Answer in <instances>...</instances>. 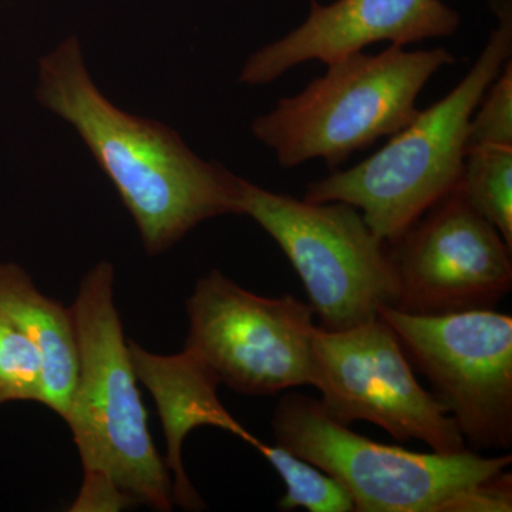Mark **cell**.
<instances>
[{
  "instance_id": "6da1fadb",
  "label": "cell",
  "mask_w": 512,
  "mask_h": 512,
  "mask_svg": "<svg viewBox=\"0 0 512 512\" xmlns=\"http://www.w3.org/2000/svg\"><path fill=\"white\" fill-rule=\"evenodd\" d=\"M36 97L76 130L158 256L195 227L238 214L242 177L202 160L173 128L121 110L94 83L76 36L39 60Z\"/></svg>"
},
{
  "instance_id": "e0dca14e",
  "label": "cell",
  "mask_w": 512,
  "mask_h": 512,
  "mask_svg": "<svg viewBox=\"0 0 512 512\" xmlns=\"http://www.w3.org/2000/svg\"><path fill=\"white\" fill-rule=\"evenodd\" d=\"M480 146L512 147V63L503 67L485 90L470 119L468 148ZM466 150V151H467Z\"/></svg>"
},
{
  "instance_id": "2e32d148",
  "label": "cell",
  "mask_w": 512,
  "mask_h": 512,
  "mask_svg": "<svg viewBox=\"0 0 512 512\" xmlns=\"http://www.w3.org/2000/svg\"><path fill=\"white\" fill-rule=\"evenodd\" d=\"M45 403L42 356L12 322L0 316V406Z\"/></svg>"
},
{
  "instance_id": "52a82bcc",
  "label": "cell",
  "mask_w": 512,
  "mask_h": 512,
  "mask_svg": "<svg viewBox=\"0 0 512 512\" xmlns=\"http://www.w3.org/2000/svg\"><path fill=\"white\" fill-rule=\"evenodd\" d=\"M414 372L474 451L512 446V316L495 309L410 315L382 305Z\"/></svg>"
},
{
  "instance_id": "30bf717a",
  "label": "cell",
  "mask_w": 512,
  "mask_h": 512,
  "mask_svg": "<svg viewBox=\"0 0 512 512\" xmlns=\"http://www.w3.org/2000/svg\"><path fill=\"white\" fill-rule=\"evenodd\" d=\"M396 266L393 308L410 315L495 309L512 289V248L454 190L390 244Z\"/></svg>"
},
{
  "instance_id": "3957f363",
  "label": "cell",
  "mask_w": 512,
  "mask_h": 512,
  "mask_svg": "<svg viewBox=\"0 0 512 512\" xmlns=\"http://www.w3.org/2000/svg\"><path fill=\"white\" fill-rule=\"evenodd\" d=\"M490 3L497 28L457 86L420 110L412 123L362 163L309 184L303 200L352 205L390 245L437 201L457 190L471 116L512 55L511 0Z\"/></svg>"
},
{
  "instance_id": "5b68a950",
  "label": "cell",
  "mask_w": 512,
  "mask_h": 512,
  "mask_svg": "<svg viewBox=\"0 0 512 512\" xmlns=\"http://www.w3.org/2000/svg\"><path fill=\"white\" fill-rule=\"evenodd\" d=\"M454 63L456 57L444 47L407 50L390 45L377 55L362 50L340 57L326 64V73L302 92L256 117L252 134L281 167L322 160L338 170L356 151L412 123L426 84Z\"/></svg>"
},
{
  "instance_id": "9c48e42d",
  "label": "cell",
  "mask_w": 512,
  "mask_h": 512,
  "mask_svg": "<svg viewBox=\"0 0 512 512\" xmlns=\"http://www.w3.org/2000/svg\"><path fill=\"white\" fill-rule=\"evenodd\" d=\"M309 386L330 419L369 421L393 439L417 440L436 453L467 444L456 420L417 380L393 330L377 318L339 332L316 328Z\"/></svg>"
},
{
  "instance_id": "9a60e30c",
  "label": "cell",
  "mask_w": 512,
  "mask_h": 512,
  "mask_svg": "<svg viewBox=\"0 0 512 512\" xmlns=\"http://www.w3.org/2000/svg\"><path fill=\"white\" fill-rule=\"evenodd\" d=\"M252 447L269 461L285 483L284 497L276 504L279 511L291 512L298 508L311 512L355 511L348 491L325 471L278 444L269 446L258 439Z\"/></svg>"
},
{
  "instance_id": "5bb4252c",
  "label": "cell",
  "mask_w": 512,
  "mask_h": 512,
  "mask_svg": "<svg viewBox=\"0 0 512 512\" xmlns=\"http://www.w3.org/2000/svg\"><path fill=\"white\" fill-rule=\"evenodd\" d=\"M458 190L512 248V147L468 148Z\"/></svg>"
},
{
  "instance_id": "ba28073f",
  "label": "cell",
  "mask_w": 512,
  "mask_h": 512,
  "mask_svg": "<svg viewBox=\"0 0 512 512\" xmlns=\"http://www.w3.org/2000/svg\"><path fill=\"white\" fill-rule=\"evenodd\" d=\"M185 308L184 350L210 367L221 384L248 396L309 386L318 328L309 303L292 295H256L211 269L198 279Z\"/></svg>"
},
{
  "instance_id": "277c9868",
  "label": "cell",
  "mask_w": 512,
  "mask_h": 512,
  "mask_svg": "<svg viewBox=\"0 0 512 512\" xmlns=\"http://www.w3.org/2000/svg\"><path fill=\"white\" fill-rule=\"evenodd\" d=\"M113 265L101 261L80 281L72 308L79 373L69 424L84 476L109 480L131 504L174 508L173 477L148 431L116 299Z\"/></svg>"
},
{
  "instance_id": "7c38bea8",
  "label": "cell",
  "mask_w": 512,
  "mask_h": 512,
  "mask_svg": "<svg viewBox=\"0 0 512 512\" xmlns=\"http://www.w3.org/2000/svg\"><path fill=\"white\" fill-rule=\"evenodd\" d=\"M128 348L138 382L153 394L163 423L167 440L164 460L173 474L174 503L184 510H202L205 503L184 468L183 446L188 434L202 426L217 427L249 446L256 437L222 406L217 393L220 379L197 356L187 350L173 356L156 355L130 339Z\"/></svg>"
},
{
  "instance_id": "8992f818",
  "label": "cell",
  "mask_w": 512,
  "mask_h": 512,
  "mask_svg": "<svg viewBox=\"0 0 512 512\" xmlns=\"http://www.w3.org/2000/svg\"><path fill=\"white\" fill-rule=\"evenodd\" d=\"M238 215L274 238L298 272L319 328L339 332L379 318L399 292L390 245L345 202H312L242 178Z\"/></svg>"
},
{
  "instance_id": "7a4b0ae2",
  "label": "cell",
  "mask_w": 512,
  "mask_h": 512,
  "mask_svg": "<svg viewBox=\"0 0 512 512\" xmlns=\"http://www.w3.org/2000/svg\"><path fill=\"white\" fill-rule=\"evenodd\" d=\"M272 430L278 446L335 478L356 512L512 511L511 454L416 453L376 443L301 393L279 399Z\"/></svg>"
},
{
  "instance_id": "4fadbf2b",
  "label": "cell",
  "mask_w": 512,
  "mask_h": 512,
  "mask_svg": "<svg viewBox=\"0 0 512 512\" xmlns=\"http://www.w3.org/2000/svg\"><path fill=\"white\" fill-rule=\"evenodd\" d=\"M0 316L12 322L42 356L45 403L66 417L77 373L79 339L72 308L37 289L18 264H0Z\"/></svg>"
},
{
  "instance_id": "8fae6325",
  "label": "cell",
  "mask_w": 512,
  "mask_h": 512,
  "mask_svg": "<svg viewBox=\"0 0 512 512\" xmlns=\"http://www.w3.org/2000/svg\"><path fill=\"white\" fill-rule=\"evenodd\" d=\"M461 16L443 0H312L308 18L248 57L239 82L265 86L308 62L328 64L375 43L409 46L450 37Z\"/></svg>"
}]
</instances>
